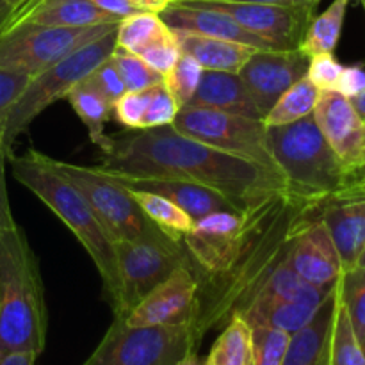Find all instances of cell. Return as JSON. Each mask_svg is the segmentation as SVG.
<instances>
[{
  "instance_id": "cell-1",
  "label": "cell",
  "mask_w": 365,
  "mask_h": 365,
  "mask_svg": "<svg viewBox=\"0 0 365 365\" xmlns=\"http://www.w3.org/2000/svg\"><path fill=\"white\" fill-rule=\"evenodd\" d=\"M98 166L203 185L228 196L242 210L267 196L289 191L277 171L212 148L173 125L113 135V148L102 155Z\"/></svg>"
},
{
  "instance_id": "cell-2",
  "label": "cell",
  "mask_w": 365,
  "mask_h": 365,
  "mask_svg": "<svg viewBox=\"0 0 365 365\" xmlns=\"http://www.w3.org/2000/svg\"><path fill=\"white\" fill-rule=\"evenodd\" d=\"M317 209L291 191L271 195L245 210V223L223 266L198 280L192 316L196 335L227 324L250 302L274 267L287 259L294 230Z\"/></svg>"
},
{
  "instance_id": "cell-3",
  "label": "cell",
  "mask_w": 365,
  "mask_h": 365,
  "mask_svg": "<svg viewBox=\"0 0 365 365\" xmlns=\"http://www.w3.org/2000/svg\"><path fill=\"white\" fill-rule=\"evenodd\" d=\"M13 177L38 196L77 237L91 257L100 278L103 294L110 309L116 314L120 307V277H118L114 239L102 223L88 200L81 195L70 180L53 170L48 157L36 150H29L25 155H9Z\"/></svg>"
},
{
  "instance_id": "cell-4",
  "label": "cell",
  "mask_w": 365,
  "mask_h": 365,
  "mask_svg": "<svg viewBox=\"0 0 365 365\" xmlns=\"http://www.w3.org/2000/svg\"><path fill=\"white\" fill-rule=\"evenodd\" d=\"M45 291L38 259L18 225L0 232V355L46 344Z\"/></svg>"
},
{
  "instance_id": "cell-5",
  "label": "cell",
  "mask_w": 365,
  "mask_h": 365,
  "mask_svg": "<svg viewBox=\"0 0 365 365\" xmlns=\"http://www.w3.org/2000/svg\"><path fill=\"white\" fill-rule=\"evenodd\" d=\"M278 171L289 191L319 210L344 182L346 166L321 134L314 116L267 128Z\"/></svg>"
},
{
  "instance_id": "cell-6",
  "label": "cell",
  "mask_w": 365,
  "mask_h": 365,
  "mask_svg": "<svg viewBox=\"0 0 365 365\" xmlns=\"http://www.w3.org/2000/svg\"><path fill=\"white\" fill-rule=\"evenodd\" d=\"M114 46H116V29L88 45L81 46L68 57H64L63 61L39 71L29 81L25 91L21 93L18 102L11 109L6 128H4L2 145L7 155H11V150H13L18 135L24 134L29 125L43 110H46V107L56 103L57 100L66 98L71 88L81 84L96 66L109 59Z\"/></svg>"
},
{
  "instance_id": "cell-7",
  "label": "cell",
  "mask_w": 365,
  "mask_h": 365,
  "mask_svg": "<svg viewBox=\"0 0 365 365\" xmlns=\"http://www.w3.org/2000/svg\"><path fill=\"white\" fill-rule=\"evenodd\" d=\"M202 339L191 321L166 327H130L114 317L106 335L82 365H175L198 351Z\"/></svg>"
},
{
  "instance_id": "cell-8",
  "label": "cell",
  "mask_w": 365,
  "mask_h": 365,
  "mask_svg": "<svg viewBox=\"0 0 365 365\" xmlns=\"http://www.w3.org/2000/svg\"><path fill=\"white\" fill-rule=\"evenodd\" d=\"M118 24L89 27H50L31 21L9 24L0 31V68L34 77L81 46L109 34Z\"/></svg>"
},
{
  "instance_id": "cell-9",
  "label": "cell",
  "mask_w": 365,
  "mask_h": 365,
  "mask_svg": "<svg viewBox=\"0 0 365 365\" xmlns=\"http://www.w3.org/2000/svg\"><path fill=\"white\" fill-rule=\"evenodd\" d=\"M114 252L120 277V307L114 317L127 316L177 267H192L182 241H175L166 234L143 239H120L114 241Z\"/></svg>"
},
{
  "instance_id": "cell-10",
  "label": "cell",
  "mask_w": 365,
  "mask_h": 365,
  "mask_svg": "<svg viewBox=\"0 0 365 365\" xmlns=\"http://www.w3.org/2000/svg\"><path fill=\"white\" fill-rule=\"evenodd\" d=\"M173 127L212 148L280 173L271 150L269 132L262 120L184 106L173 121Z\"/></svg>"
},
{
  "instance_id": "cell-11",
  "label": "cell",
  "mask_w": 365,
  "mask_h": 365,
  "mask_svg": "<svg viewBox=\"0 0 365 365\" xmlns=\"http://www.w3.org/2000/svg\"><path fill=\"white\" fill-rule=\"evenodd\" d=\"M48 157V155H46ZM53 170L70 180L81 195L88 200L96 216L102 220L114 241L120 239H143L164 234L143 214L130 191L110 180L96 168L57 160L48 157Z\"/></svg>"
},
{
  "instance_id": "cell-12",
  "label": "cell",
  "mask_w": 365,
  "mask_h": 365,
  "mask_svg": "<svg viewBox=\"0 0 365 365\" xmlns=\"http://www.w3.org/2000/svg\"><path fill=\"white\" fill-rule=\"evenodd\" d=\"M228 14L252 34L273 43L278 50H298L316 7L310 6H267V4L235 2H192Z\"/></svg>"
},
{
  "instance_id": "cell-13",
  "label": "cell",
  "mask_w": 365,
  "mask_h": 365,
  "mask_svg": "<svg viewBox=\"0 0 365 365\" xmlns=\"http://www.w3.org/2000/svg\"><path fill=\"white\" fill-rule=\"evenodd\" d=\"M309 57L299 50H255L239 71L262 118L278 98L307 77Z\"/></svg>"
},
{
  "instance_id": "cell-14",
  "label": "cell",
  "mask_w": 365,
  "mask_h": 365,
  "mask_svg": "<svg viewBox=\"0 0 365 365\" xmlns=\"http://www.w3.org/2000/svg\"><path fill=\"white\" fill-rule=\"evenodd\" d=\"M287 260L303 280L321 289L335 287L344 273L337 246L317 216L305 217L298 225L289 245Z\"/></svg>"
},
{
  "instance_id": "cell-15",
  "label": "cell",
  "mask_w": 365,
  "mask_h": 365,
  "mask_svg": "<svg viewBox=\"0 0 365 365\" xmlns=\"http://www.w3.org/2000/svg\"><path fill=\"white\" fill-rule=\"evenodd\" d=\"M198 280L191 266H180L148 292L127 316L130 327H166L192 321Z\"/></svg>"
},
{
  "instance_id": "cell-16",
  "label": "cell",
  "mask_w": 365,
  "mask_h": 365,
  "mask_svg": "<svg viewBox=\"0 0 365 365\" xmlns=\"http://www.w3.org/2000/svg\"><path fill=\"white\" fill-rule=\"evenodd\" d=\"M312 116L346 170L364 159L365 121L353 109L349 98L339 91H319Z\"/></svg>"
},
{
  "instance_id": "cell-17",
  "label": "cell",
  "mask_w": 365,
  "mask_h": 365,
  "mask_svg": "<svg viewBox=\"0 0 365 365\" xmlns=\"http://www.w3.org/2000/svg\"><path fill=\"white\" fill-rule=\"evenodd\" d=\"M96 170L125 189L153 192V195L164 196V198H168L170 202L177 203V205L180 207L182 210H185L195 221L207 216V214L216 212V210L245 212V210H242L237 203L232 202L228 196L221 195V192L214 191V189L203 187V185L171 180V178L138 177V175L121 173V171L107 170V168L100 166H96Z\"/></svg>"
},
{
  "instance_id": "cell-18",
  "label": "cell",
  "mask_w": 365,
  "mask_h": 365,
  "mask_svg": "<svg viewBox=\"0 0 365 365\" xmlns=\"http://www.w3.org/2000/svg\"><path fill=\"white\" fill-rule=\"evenodd\" d=\"M159 14L171 31L195 32V34L209 36V38L227 39L239 45L252 46L255 50H278L267 39L246 31L228 14L196 6L192 2H170Z\"/></svg>"
},
{
  "instance_id": "cell-19",
  "label": "cell",
  "mask_w": 365,
  "mask_h": 365,
  "mask_svg": "<svg viewBox=\"0 0 365 365\" xmlns=\"http://www.w3.org/2000/svg\"><path fill=\"white\" fill-rule=\"evenodd\" d=\"M317 217L327 225L344 271L355 267L365 248V198L324 203Z\"/></svg>"
},
{
  "instance_id": "cell-20",
  "label": "cell",
  "mask_w": 365,
  "mask_h": 365,
  "mask_svg": "<svg viewBox=\"0 0 365 365\" xmlns=\"http://www.w3.org/2000/svg\"><path fill=\"white\" fill-rule=\"evenodd\" d=\"M18 21H31L50 27H89L118 24L121 20L100 9L91 0H34L27 7L11 14L6 25Z\"/></svg>"
},
{
  "instance_id": "cell-21",
  "label": "cell",
  "mask_w": 365,
  "mask_h": 365,
  "mask_svg": "<svg viewBox=\"0 0 365 365\" xmlns=\"http://www.w3.org/2000/svg\"><path fill=\"white\" fill-rule=\"evenodd\" d=\"M187 106L223 110V113L239 114V116L253 118V120H264L239 73L203 70L198 89Z\"/></svg>"
},
{
  "instance_id": "cell-22",
  "label": "cell",
  "mask_w": 365,
  "mask_h": 365,
  "mask_svg": "<svg viewBox=\"0 0 365 365\" xmlns=\"http://www.w3.org/2000/svg\"><path fill=\"white\" fill-rule=\"evenodd\" d=\"M337 307V285L317 309L312 319L291 334L284 365H327L328 344Z\"/></svg>"
},
{
  "instance_id": "cell-23",
  "label": "cell",
  "mask_w": 365,
  "mask_h": 365,
  "mask_svg": "<svg viewBox=\"0 0 365 365\" xmlns=\"http://www.w3.org/2000/svg\"><path fill=\"white\" fill-rule=\"evenodd\" d=\"M182 53H187L200 63L203 70L239 73L255 48L227 39L209 38L195 32L173 31Z\"/></svg>"
},
{
  "instance_id": "cell-24",
  "label": "cell",
  "mask_w": 365,
  "mask_h": 365,
  "mask_svg": "<svg viewBox=\"0 0 365 365\" xmlns=\"http://www.w3.org/2000/svg\"><path fill=\"white\" fill-rule=\"evenodd\" d=\"M66 100L88 128L93 145L98 146L102 155L109 153L113 148V135L106 134V123L113 116V107L82 84L71 88L66 95Z\"/></svg>"
},
{
  "instance_id": "cell-25",
  "label": "cell",
  "mask_w": 365,
  "mask_h": 365,
  "mask_svg": "<svg viewBox=\"0 0 365 365\" xmlns=\"http://www.w3.org/2000/svg\"><path fill=\"white\" fill-rule=\"evenodd\" d=\"M346 11H348L346 0H334L327 11L314 16L299 43V52L305 53L307 57L317 53H334L344 27Z\"/></svg>"
},
{
  "instance_id": "cell-26",
  "label": "cell",
  "mask_w": 365,
  "mask_h": 365,
  "mask_svg": "<svg viewBox=\"0 0 365 365\" xmlns=\"http://www.w3.org/2000/svg\"><path fill=\"white\" fill-rule=\"evenodd\" d=\"M205 365H253L252 328L241 316H232L214 342Z\"/></svg>"
},
{
  "instance_id": "cell-27",
  "label": "cell",
  "mask_w": 365,
  "mask_h": 365,
  "mask_svg": "<svg viewBox=\"0 0 365 365\" xmlns=\"http://www.w3.org/2000/svg\"><path fill=\"white\" fill-rule=\"evenodd\" d=\"M130 191V189H128ZM132 198L139 205L146 217L175 241H180L187 232H191L195 220L185 210H182L177 203L153 192L130 191Z\"/></svg>"
},
{
  "instance_id": "cell-28",
  "label": "cell",
  "mask_w": 365,
  "mask_h": 365,
  "mask_svg": "<svg viewBox=\"0 0 365 365\" xmlns=\"http://www.w3.org/2000/svg\"><path fill=\"white\" fill-rule=\"evenodd\" d=\"M317 98H319V89L309 78L303 77L274 102L269 113L264 116V125L267 128L282 127V125L294 123L303 118L312 116Z\"/></svg>"
},
{
  "instance_id": "cell-29",
  "label": "cell",
  "mask_w": 365,
  "mask_h": 365,
  "mask_svg": "<svg viewBox=\"0 0 365 365\" xmlns=\"http://www.w3.org/2000/svg\"><path fill=\"white\" fill-rule=\"evenodd\" d=\"M327 365H365L364 346L356 339L346 307L339 298V292L330 344H328Z\"/></svg>"
},
{
  "instance_id": "cell-30",
  "label": "cell",
  "mask_w": 365,
  "mask_h": 365,
  "mask_svg": "<svg viewBox=\"0 0 365 365\" xmlns=\"http://www.w3.org/2000/svg\"><path fill=\"white\" fill-rule=\"evenodd\" d=\"M171 29L164 24L159 13H138L123 18L116 27V46L138 53L145 46L152 45L166 36Z\"/></svg>"
},
{
  "instance_id": "cell-31",
  "label": "cell",
  "mask_w": 365,
  "mask_h": 365,
  "mask_svg": "<svg viewBox=\"0 0 365 365\" xmlns=\"http://www.w3.org/2000/svg\"><path fill=\"white\" fill-rule=\"evenodd\" d=\"M337 292L346 307L360 344H365V267H351L337 282Z\"/></svg>"
},
{
  "instance_id": "cell-32",
  "label": "cell",
  "mask_w": 365,
  "mask_h": 365,
  "mask_svg": "<svg viewBox=\"0 0 365 365\" xmlns=\"http://www.w3.org/2000/svg\"><path fill=\"white\" fill-rule=\"evenodd\" d=\"M110 59H113L127 91H141V89H148L152 86L163 84V75L152 70L138 53L128 52V50L121 48V46H114Z\"/></svg>"
},
{
  "instance_id": "cell-33",
  "label": "cell",
  "mask_w": 365,
  "mask_h": 365,
  "mask_svg": "<svg viewBox=\"0 0 365 365\" xmlns=\"http://www.w3.org/2000/svg\"><path fill=\"white\" fill-rule=\"evenodd\" d=\"M252 328L253 365H284L291 334L273 327Z\"/></svg>"
},
{
  "instance_id": "cell-34",
  "label": "cell",
  "mask_w": 365,
  "mask_h": 365,
  "mask_svg": "<svg viewBox=\"0 0 365 365\" xmlns=\"http://www.w3.org/2000/svg\"><path fill=\"white\" fill-rule=\"evenodd\" d=\"M202 75L203 68L200 66L198 61L192 59L187 53H182L177 64L164 75L163 84L177 98L180 107H184L191 102L192 95L198 89L200 81H202Z\"/></svg>"
},
{
  "instance_id": "cell-35",
  "label": "cell",
  "mask_w": 365,
  "mask_h": 365,
  "mask_svg": "<svg viewBox=\"0 0 365 365\" xmlns=\"http://www.w3.org/2000/svg\"><path fill=\"white\" fill-rule=\"evenodd\" d=\"M81 84L88 88L89 91L95 93V95H98L102 100H106L110 107L118 102L120 96L127 93L123 81H121L120 73H118L110 57L103 61L100 66H96Z\"/></svg>"
},
{
  "instance_id": "cell-36",
  "label": "cell",
  "mask_w": 365,
  "mask_h": 365,
  "mask_svg": "<svg viewBox=\"0 0 365 365\" xmlns=\"http://www.w3.org/2000/svg\"><path fill=\"white\" fill-rule=\"evenodd\" d=\"M180 109V103H178L177 98L168 91L166 86H153L152 95H150L148 100V107H146L145 118H143L141 130L173 125V121L177 120Z\"/></svg>"
},
{
  "instance_id": "cell-37",
  "label": "cell",
  "mask_w": 365,
  "mask_h": 365,
  "mask_svg": "<svg viewBox=\"0 0 365 365\" xmlns=\"http://www.w3.org/2000/svg\"><path fill=\"white\" fill-rule=\"evenodd\" d=\"M152 88L141 89V91H127L118 98V102L113 106V114L118 123L123 125L128 130H141Z\"/></svg>"
},
{
  "instance_id": "cell-38",
  "label": "cell",
  "mask_w": 365,
  "mask_h": 365,
  "mask_svg": "<svg viewBox=\"0 0 365 365\" xmlns=\"http://www.w3.org/2000/svg\"><path fill=\"white\" fill-rule=\"evenodd\" d=\"M138 56L141 57L152 70H155L157 73H160L164 77V75L177 64L178 57L182 56V50L180 46H178L177 39H175L173 31H170L166 36H163V38H159L157 41H153L152 45L139 50Z\"/></svg>"
},
{
  "instance_id": "cell-39",
  "label": "cell",
  "mask_w": 365,
  "mask_h": 365,
  "mask_svg": "<svg viewBox=\"0 0 365 365\" xmlns=\"http://www.w3.org/2000/svg\"><path fill=\"white\" fill-rule=\"evenodd\" d=\"M31 78V75L24 73V71L0 68V145H2L7 116H9L11 109L21 96V93L25 91Z\"/></svg>"
},
{
  "instance_id": "cell-40",
  "label": "cell",
  "mask_w": 365,
  "mask_h": 365,
  "mask_svg": "<svg viewBox=\"0 0 365 365\" xmlns=\"http://www.w3.org/2000/svg\"><path fill=\"white\" fill-rule=\"evenodd\" d=\"M342 68L344 66L335 59L334 53H317V56L309 57L307 78L319 91H337Z\"/></svg>"
},
{
  "instance_id": "cell-41",
  "label": "cell",
  "mask_w": 365,
  "mask_h": 365,
  "mask_svg": "<svg viewBox=\"0 0 365 365\" xmlns=\"http://www.w3.org/2000/svg\"><path fill=\"white\" fill-rule=\"evenodd\" d=\"M360 198H365V155L359 164H355V166L346 170L344 182H342L341 189H339V192L334 196L331 202Z\"/></svg>"
},
{
  "instance_id": "cell-42",
  "label": "cell",
  "mask_w": 365,
  "mask_h": 365,
  "mask_svg": "<svg viewBox=\"0 0 365 365\" xmlns=\"http://www.w3.org/2000/svg\"><path fill=\"white\" fill-rule=\"evenodd\" d=\"M365 89V70L360 64L342 68L341 78H339L337 91L346 98H355Z\"/></svg>"
},
{
  "instance_id": "cell-43",
  "label": "cell",
  "mask_w": 365,
  "mask_h": 365,
  "mask_svg": "<svg viewBox=\"0 0 365 365\" xmlns=\"http://www.w3.org/2000/svg\"><path fill=\"white\" fill-rule=\"evenodd\" d=\"M7 152L4 146L0 145V232L7 230V228L14 227V217L11 212L9 196H7V185H6V159Z\"/></svg>"
},
{
  "instance_id": "cell-44",
  "label": "cell",
  "mask_w": 365,
  "mask_h": 365,
  "mask_svg": "<svg viewBox=\"0 0 365 365\" xmlns=\"http://www.w3.org/2000/svg\"><path fill=\"white\" fill-rule=\"evenodd\" d=\"M95 6H98L100 9H103L106 13L113 14L118 20H123V18L132 16V14L138 13H146V7L141 4L134 2V0H91ZM152 13V11H150Z\"/></svg>"
},
{
  "instance_id": "cell-45",
  "label": "cell",
  "mask_w": 365,
  "mask_h": 365,
  "mask_svg": "<svg viewBox=\"0 0 365 365\" xmlns=\"http://www.w3.org/2000/svg\"><path fill=\"white\" fill-rule=\"evenodd\" d=\"M173 2H235V4H267V6H310L317 7L321 0H173Z\"/></svg>"
},
{
  "instance_id": "cell-46",
  "label": "cell",
  "mask_w": 365,
  "mask_h": 365,
  "mask_svg": "<svg viewBox=\"0 0 365 365\" xmlns=\"http://www.w3.org/2000/svg\"><path fill=\"white\" fill-rule=\"evenodd\" d=\"M38 355L31 351H13L0 355V365H34Z\"/></svg>"
},
{
  "instance_id": "cell-47",
  "label": "cell",
  "mask_w": 365,
  "mask_h": 365,
  "mask_svg": "<svg viewBox=\"0 0 365 365\" xmlns=\"http://www.w3.org/2000/svg\"><path fill=\"white\" fill-rule=\"evenodd\" d=\"M134 2L141 4V6H145L146 9L152 11V13H160V11H163L168 4L173 2V0H134Z\"/></svg>"
},
{
  "instance_id": "cell-48",
  "label": "cell",
  "mask_w": 365,
  "mask_h": 365,
  "mask_svg": "<svg viewBox=\"0 0 365 365\" xmlns=\"http://www.w3.org/2000/svg\"><path fill=\"white\" fill-rule=\"evenodd\" d=\"M349 102H351L353 109H355L356 113H359V116L365 121V89H364L362 93H360V95H356L355 98L349 100Z\"/></svg>"
},
{
  "instance_id": "cell-49",
  "label": "cell",
  "mask_w": 365,
  "mask_h": 365,
  "mask_svg": "<svg viewBox=\"0 0 365 365\" xmlns=\"http://www.w3.org/2000/svg\"><path fill=\"white\" fill-rule=\"evenodd\" d=\"M11 14H13V7H11L6 0H0V31L6 27V24L9 21Z\"/></svg>"
},
{
  "instance_id": "cell-50",
  "label": "cell",
  "mask_w": 365,
  "mask_h": 365,
  "mask_svg": "<svg viewBox=\"0 0 365 365\" xmlns=\"http://www.w3.org/2000/svg\"><path fill=\"white\" fill-rule=\"evenodd\" d=\"M175 365H205V362H202V360H200L198 351H191V353H187L184 359L178 360Z\"/></svg>"
},
{
  "instance_id": "cell-51",
  "label": "cell",
  "mask_w": 365,
  "mask_h": 365,
  "mask_svg": "<svg viewBox=\"0 0 365 365\" xmlns=\"http://www.w3.org/2000/svg\"><path fill=\"white\" fill-rule=\"evenodd\" d=\"M6 2L13 7V13H16V11L24 9V7H27L29 4L34 2V0H6Z\"/></svg>"
},
{
  "instance_id": "cell-52",
  "label": "cell",
  "mask_w": 365,
  "mask_h": 365,
  "mask_svg": "<svg viewBox=\"0 0 365 365\" xmlns=\"http://www.w3.org/2000/svg\"><path fill=\"white\" fill-rule=\"evenodd\" d=\"M355 267H365V248H364L362 255H360L359 260H356V266Z\"/></svg>"
},
{
  "instance_id": "cell-53",
  "label": "cell",
  "mask_w": 365,
  "mask_h": 365,
  "mask_svg": "<svg viewBox=\"0 0 365 365\" xmlns=\"http://www.w3.org/2000/svg\"><path fill=\"white\" fill-rule=\"evenodd\" d=\"M362 2H364V7H365V0H362Z\"/></svg>"
},
{
  "instance_id": "cell-54",
  "label": "cell",
  "mask_w": 365,
  "mask_h": 365,
  "mask_svg": "<svg viewBox=\"0 0 365 365\" xmlns=\"http://www.w3.org/2000/svg\"><path fill=\"white\" fill-rule=\"evenodd\" d=\"M364 351H365V344H364Z\"/></svg>"
},
{
  "instance_id": "cell-55",
  "label": "cell",
  "mask_w": 365,
  "mask_h": 365,
  "mask_svg": "<svg viewBox=\"0 0 365 365\" xmlns=\"http://www.w3.org/2000/svg\"><path fill=\"white\" fill-rule=\"evenodd\" d=\"M346 2H349V0H346Z\"/></svg>"
}]
</instances>
